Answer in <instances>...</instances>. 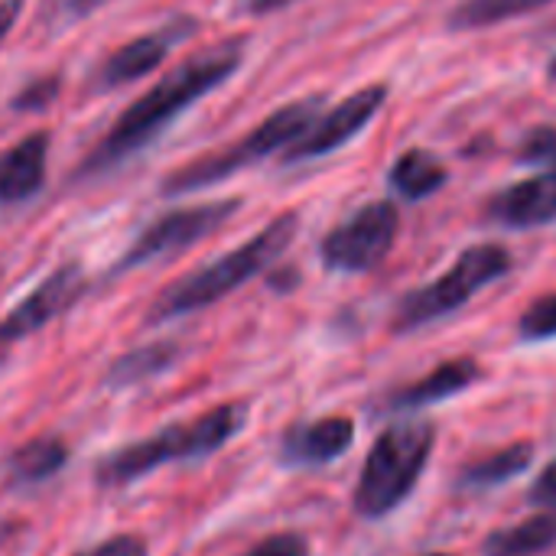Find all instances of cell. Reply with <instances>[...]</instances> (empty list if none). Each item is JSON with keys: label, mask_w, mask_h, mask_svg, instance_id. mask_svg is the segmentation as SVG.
Returning <instances> with one entry per match:
<instances>
[{"label": "cell", "mask_w": 556, "mask_h": 556, "mask_svg": "<svg viewBox=\"0 0 556 556\" xmlns=\"http://www.w3.org/2000/svg\"><path fill=\"white\" fill-rule=\"evenodd\" d=\"M166 46H169V36H156V33H147V36H137L130 39L127 46H121L101 68V85L104 88H117V85H127L134 78H143L147 72H153L163 55H166Z\"/></svg>", "instance_id": "cell-18"}, {"label": "cell", "mask_w": 556, "mask_h": 556, "mask_svg": "<svg viewBox=\"0 0 556 556\" xmlns=\"http://www.w3.org/2000/svg\"><path fill=\"white\" fill-rule=\"evenodd\" d=\"M521 160L525 163H538L556 169V127H538L528 134V140L521 143Z\"/></svg>", "instance_id": "cell-23"}, {"label": "cell", "mask_w": 556, "mask_h": 556, "mask_svg": "<svg viewBox=\"0 0 556 556\" xmlns=\"http://www.w3.org/2000/svg\"><path fill=\"white\" fill-rule=\"evenodd\" d=\"M150 554V547H147V541L143 538H137V534H114V538H108V541H101V544H94V547H88V551H78V554L72 556H147Z\"/></svg>", "instance_id": "cell-25"}, {"label": "cell", "mask_w": 556, "mask_h": 556, "mask_svg": "<svg viewBox=\"0 0 556 556\" xmlns=\"http://www.w3.org/2000/svg\"><path fill=\"white\" fill-rule=\"evenodd\" d=\"M437 446V427L430 420H397L368 450L355 485V511L368 521L388 518L417 489L430 453Z\"/></svg>", "instance_id": "cell-4"}, {"label": "cell", "mask_w": 556, "mask_h": 556, "mask_svg": "<svg viewBox=\"0 0 556 556\" xmlns=\"http://www.w3.org/2000/svg\"><path fill=\"white\" fill-rule=\"evenodd\" d=\"M547 72H551V78H554V81H556V55H554V59H551V65H547Z\"/></svg>", "instance_id": "cell-31"}, {"label": "cell", "mask_w": 556, "mask_h": 556, "mask_svg": "<svg viewBox=\"0 0 556 556\" xmlns=\"http://www.w3.org/2000/svg\"><path fill=\"white\" fill-rule=\"evenodd\" d=\"M319 104H323V98H303V101H293V104L274 111L267 121H261L235 147L218 150V153H205V156L192 160L189 166L169 173L163 195H182V192L215 186V182L228 179L231 173H241V169L261 163L264 156L277 153V150H290L319 117Z\"/></svg>", "instance_id": "cell-5"}, {"label": "cell", "mask_w": 556, "mask_h": 556, "mask_svg": "<svg viewBox=\"0 0 556 556\" xmlns=\"http://www.w3.org/2000/svg\"><path fill=\"white\" fill-rule=\"evenodd\" d=\"M241 556H309V541L303 534L283 531V534H270L267 541L254 544L248 554Z\"/></svg>", "instance_id": "cell-24"}, {"label": "cell", "mask_w": 556, "mask_h": 556, "mask_svg": "<svg viewBox=\"0 0 556 556\" xmlns=\"http://www.w3.org/2000/svg\"><path fill=\"white\" fill-rule=\"evenodd\" d=\"M556 544V508L541 511L515 528L495 531L485 544L482 556H538L547 554Z\"/></svg>", "instance_id": "cell-16"}, {"label": "cell", "mask_w": 556, "mask_h": 556, "mask_svg": "<svg viewBox=\"0 0 556 556\" xmlns=\"http://www.w3.org/2000/svg\"><path fill=\"white\" fill-rule=\"evenodd\" d=\"M511 270V254L502 244H476L456 257V264L433 283L407 293L394 313V332L424 329L456 309H463L479 290L502 280Z\"/></svg>", "instance_id": "cell-6"}, {"label": "cell", "mask_w": 556, "mask_h": 556, "mask_svg": "<svg viewBox=\"0 0 556 556\" xmlns=\"http://www.w3.org/2000/svg\"><path fill=\"white\" fill-rule=\"evenodd\" d=\"M355 443V424L349 417H323L293 427L280 443V459L296 469H313L336 463Z\"/></svg>", "instance_id": "cell-11"}, {"label": "cell", "mask_w": 556, "mask_h": 556, "mask_svg": "<svg viewBox=\"0 0 556 556\" xmlns=\"http://www.w3.org/2000/svg\"><path fill=\"white\" fill-rule=\"evenodd\" d=\"M397 231L401 212L391 202H371L326 235L323 264L339 274H365L388 257Z\"/></svg>", "instance_id": "cell-7"}, {"label": "cell", "mask_w": 556, "mask_h": 556, "mask_svg": "<svg viewBox=\"0 0 556 556\" xmlns=\"http://www.w3.org/2000/svg\"><path fill=\"white\" fill-rule=\"evenodd\" d=\"M518 332H521L525 342H551V339H556V293L534 300L525 309V316L518 323Z\"/></svg>", "instance_id": "cell-22"}, {"label": "cell", "mask_w": 556, "mask_h": 556, "mask_svg": "<svg viewBox=\"0 0 556 556\" xmlns=\"http://www.w3.org/2000/svg\"><path fill=\"white\" fill-rule=\"evenodd\" d=\"M528 502L534 505V508H556V459L534 479V485H531V492H528Z\"/></svg>", "instance_id": "cell-26"}, {"label": "cell", "mask_w": 556, "mask_h": 556, "mask_svg": "<svg viewBox=\"0 0 556 556\" xmlns=\"http://www.w3.org/2000/svg\"><path fill=\"white\" fill-rule=\"evenodd\" d=\"M300 228V215L296 212H283L277 215L267 228H261L251 241H244L241 248L222 254L215 264L182 277L179 283H173L150 309V323H166L176 316H189L199 313L212 303H218L222 296L235 293L238 287H244L251 277H257L264 267H270L293 241Z\"/></svg>", "instance_id": "cell-3"}, {"label": "cell", "mask_w": 556, "mask_h": 556, "mask_svg": "<svg viewBox=\"0 0 556 556\" xmlns=\"http://www.w3.org/2000/svg\"><path fill=\"white\" fill-rule=\"evenodd\" d=\"M384 98H388L384 85H368V88L349 94L329 114L313 121V127L287 150L290 160H313V156H326V153L345 147L352 137H358L371 124V117L381 111Z\"/></svg>", "instance_id": "cell-10"}, {"label": "cell", "mask_w": 556, "mask_h": 556, "mask_svg": "<svg viewBox=\"0 0 556 556\" xmlns=\"http://www.w3.org/2000/svg\"><path fill=\"white\" fill-rule=\"evenodd\" d=\"M176 358H179L176 342H153V345L124 352L121 358L111 362V368L104 375V384L108 388H130V384L150 381V378L169 371L176 365Z\"/></svg>", "instance_id": "cell-20"}, {"label": "cell", "mask_w": 556, "mask_h": 556, "mask_svg": "<svg viewBox=\"0 0 556 556\" xmlns=\"http://www.w3.org/2000/svg\"><path fill=\"white\" fill-rule=\"evenodd\" d=\"M98 3H108V0H65V7H68L72 13H88V10L98 7Z\"/></svg>", "instance_id": "cell-30"}, {"label": "cell", "mask_w": 556, "mask_h": 556, "mask_svg": "<svg viewBox=\"0 0 556 556\" xmlns=\"http://www.w3.org/2000/svg\"><path fill=\"white\" fill-rule=\"evenodd\" d=\"M489 215L505 225V228H538L556 218V169H544L531 179H521L508 189H502L492 205Z\"/></svg>", "instance_id": "cell-12"}, {"label": "cell", "mask_w": 556, "mask_h": 556, "mask_svg": "<svg viewBox=\"0 0 556 556\" xmlns=\"http://www.w3.org/2000/svg\"><path fill=\"white\" fill-rule=\"evenodd\" d=\"M391 186L407 202L430 199L433 192H440L446 186V166L427 150H407L391 166Z\"/></svg>", "instance_id": "cell-19"}, {"label": "cell", "mask_w": 556, "mask_h": 556, "mask_svg": "<svg viewBox=\"0 0 556 556\" xmlns=\"http://www.w3.org/2000/svg\"><path fill=\"white\" fill-rule=\"evenodd\" d=\"M244 42L231 39L222 42L189 62H182L176 72H169L156 88H150L143 98H137L111 127V134L101 140V147L91 153L85 173L94 169H108L114 163H121L124 156H130L134 150H140L143 143H150L156 134H163V127L179 117L186 108H192L202 94H208L212 88H218L238 65H241V52Z\"/></svg>", "instance_id": "cell-1"}, {"label": "cell", "mask_w": 556, "mask_h": 556, "mask_svg": "<svg viewBox=\"0 0 556 556\" xmlns=\"http://www.w3.org/2000/svg\"><path fill=\"white\" fill-rule=\"evenodd\" d=\"M59 91V85L55 81H49V78H42V81H36L33 88H26L13 104L16 108H42V104H49L52 101V94Z\"/></svg>", "instance_id": "cell-27"}, {"label": "cell", "mask_w": 556, "mask_h": 556, "mask_svg": "<svg viewBox=\"0 0 556 556\" xmlns=\"http://www.w3.org/2000/svg\"><path fill=\"white\" fill-rule=\"evenodd\" d=\"M534 463V443H511L498 453H492L489 459H479L472 466H466L456 476V485L463 492H489L498 489L518 476H525Z\"/></svg>", "instance_id": "cell-15"}, {"label": "cell", "mask_w": 556, "mask_h": 556, "mask_svg": "<svg viewBox=\"0 0 556 556\" xmlns=\"http://www.w3.org/2000/svg\"><path fill=\"white\" fill-rule=\"evenodd\" d=\"M479 378H482V368H479L476 358L443 362L440 368H433L420 381H414V384L401 388L397 394H391L388 410H420V407L440 404L446 397H456V394L469 391Z\"/></svg>", "instance_id": "cell-13"}, {"label": "cell", "mask_w": 556, "mask_h": 556, "mask_svg": "<svg viewBox=\"0 0 556 556\" xmlns=\"http://www.w3.org/2000/svg\"><path fill=\"white\" fill-rule=\"evenodd\" d=\"M244 424H248L244 404H222L195 420L163 427L153 437H143L137 443H127V446L108 453L94 466V482L101 489H124L169 463L205 459V456L218 453L222 446H228L244 430Z\"/></svg>", "instance_id": "cell-2"}, {"label": "cell", "mask_w": 556, "mask_h": 556, "mask_svg": "<svg viewBox=\"0 0 556 556\" xmlns=\"http://www.w3.org/2000/svg\"><path fill=\"white\" fill-rule=\"evenodd\" d=\"M81 290H85V270L78 264H62L59 270H52L23 303H16L0 319V349L13 345L26 336L39 332L52 319H59L81 296Z\"/></svg>", "instance_id": "cell-9"}, {"label": "cell", "mask_w": 556, "mask_h": 556, "mask_svg": "<svg viewBox=\"0 0 556 556\" xmlns=\"http://www.w3.org/2000/svg\"><path fill=\"white\" fill-rule=\"evenodd\" d=\"M290 0H248L244 7L251 10V13H274V10H280V7H287Z\"/></svg>", "instance_id": "cell-29"}, {"label": "cell", "mask_w": 556, "mask_h": 556, "mask_svg": "<svg viewBox=\"0 0 556 556\" xmlns=\"http://www.w3.org/2000/svg\"><path fill=\"white\" fill-rule=\"evenodd\" d=\"M235 212H238V199H225V202H208V205H195V208L166 212L163 218H156V222L130 244V251L121 257L117 270L140 267V264H150V261H156V257L179 254V251L199 244V241H202L205 235H212L215 228H222Z\"/></svg>", "instance_id": "cell-8"}, {"label": "cell", "mask_w": 556, "mask_h": 556, "mask_svg": "<svg viewBox=\"0 0 556 556\" xmlns=\"http://www.w3.org/2000/svg\"><path fill=\"white\" fill-rule=\"evenodd\" d=\"M20 7L23 0H0V42L7 39V33L13 29L16 16H20Z\"/></svg>", "instance_id": "cell-28"}, {"label": "cell", "mask_w": 556, "mask_h": 556, "mask_svg": "<svg viewBox=\"0 0 556 556\" xmlns=\"http://www.w3.org/2000/svg\"><path fill=\"white\" fill-rule=\"evenodd\" d=\"M547 3H554V0H463L450 13V26L453 29H482V26H495L502 20L534 13Z\"/></svg>", "instance_id": "cell-21"}, {"label": "cell", "mask_w": 556, "mask_h": 556, "mask_svg": "<svg viewBox=\"0 0 556 556\" xmlns=\"http://www.w3.org/2000/svg\"><path fill=\"white\" fill-rule=\"evenodd\" d=\"M430 556H453V554H430Z\"/></svg>", "instance_id": "cell-32"}, {"label": "cell", "mask_w": 556, "mask_h": 556, "mask_svg": "<svg viewBox=\"0 0 556 556\" xmlns=\"http://www.w3.org/2000/svg\"><path fill=\"white\" fill-rule=\"evenodd\" d=\"M65 463H68V446L59 437H36L10 453L7 479L16 485H36L62 472Z\"/></svg>", "instance_id": "cell-17"}, {"label": "cell", "mask_w": 556, "mask_h": 556, "mask_svg": "<svg viewBox=\"0 0 556 556\" xmlns=\"http://www.w3.org/2000/svg\"><path fill=\"white\" fill-rule=\"evenodd\" d=\"M46 156H49V137L29 134L16 147H10L0 156V202L16 205L39 192L46 179Z\"/></svg>", "instance_id": "cell-14"}]
</instances>
